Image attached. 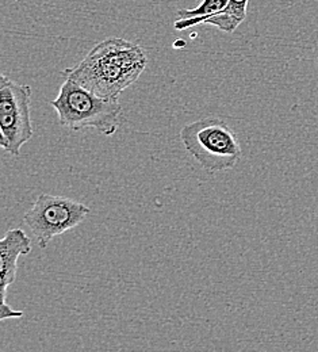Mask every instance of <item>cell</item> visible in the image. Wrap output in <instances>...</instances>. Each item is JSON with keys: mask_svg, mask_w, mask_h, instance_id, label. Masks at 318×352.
Wrapping results in <instances>:
<instances>
[{"mask_svg": "<svg viewBox=\"0 0 318 352\" xmlns=\"http://www.w3.org/2000/svg\"><path fill=\"white\" fill-rule=\"evenodd\" d=\"M148 64L145 50L124 38L110 37L95 45L76 65L63 75L99 96L118 99L135 85Z\"/></svg>", "mask_w": 318, "mask_h": 352, "instance_id": "1", "label": "cell"}, {"mask_svg": "<svg viewBox=\"0 0 318 352\" xmlns=\"http://www.w3.org/2000/svg\"><path fill=\"white\" fill-rule=\"evenodd\" d=\"M61 126L80 132L95 129L111 137L118 131L122 106L118 99H107L65 78L56 99L50 100Z\"/></svg>", "mask_w": 318, "mask_h": 352, "instance_id": "2", "label": "cell"}, {"mask_svg": "<svg viewBox=\"0 0 318 352\" xmlns=\"http://www.w3.org/2000/svg\"><path fill=\"white\" fill-rule=\"evenodd\" d=\"M184 149L209 173H221L236 167L242 152L236 134L220 118H201L181 131Z\"/></svg>", "mask_w": 318, "mask_h": 352, "instance_id": "3", "label": "cell"}, {"mask_svg": "<svg viewBox=\"0 0 318 352\" xmlns=\"http://www.w3.org/2000/svg\"><path fill=\"white\" fill-rule=\"evenodd\" d=\"M90 212L87 205L76 199L41 194L23 216V222L36 237L38 247L45 250L54 237L79 226Z\"/></svg>", "mask_w": 318, "mask_h": 352, "instance_id": "4", "label": "cell"}, {"mask_svg": "<svg viewBox=\"0 0 318 352\" xmlns=\"http://www.w3.org/2000/svg\"><path fill=\"white\" fill-rule=\"evenodd\" d=\"M32 95L30 86L0 76V146L12 156H19L22 146L34 134Z\"/></svg>", "mask_w": 318, "mask_h": 352, "instance_id": "5", "label": "cell"}, {"mask_svg": "<svg viewBox=\"0 0 318 352\" xmlns=\"http://www.w3.org/2000/svg\"><path fill=\"white\" fill-rule=\"evenodd\" d=\"M33 250L32 239L22 229H10L0 241V290L1 302H5L7 287L16 279L18 259Z\"/></svg>", "mask_w": 318, "mask_h": 352, "instance_id": "6", "label": "cell"}, {"mask_svg": "<svg viewBox=\"0 0 318 352\" xmlns=\"http://www.w3.org/2000/svg\"><path fill=\"white\" fill-rule=\"evenodd\" d=\"M248 3L249 0H229L223 11L210 15L202 23L216 26L225 33H233L245 21Z\"/></svg>", "mask_w": 318, "mask_h": 352, "instance_id": "7", "label": "cell"}, {"mask_svg": "<svg viewBox=\"0 0 318 352\" xmlns=\"http://www.w3.org/2000/svg\"><path fill=\"white\" fill-rule=\"evenodd\" d=\"M229 0H202V3L192 10H181L179 19L174 23L177 30H185L203 22V19L223 11Z\"/></svg>", "mask_w": 318, "mask_h": 352, "instance_id": "8", "label": "cell"}, {"mask_svg": "<svg viewBox=\"0 0 318 352\" xmlns=\"http://www.w3.org/2000/svg\"><path fill=\"white\" fill-rule=\"evenodd\" d=\"M21 317H23V311L8 307L7 301L1 302V307H0V320L1 321L7 320V318H21Z\"/></svg>", "mask_w": 318, "mask_h": 352, "instance_id": "9", "label": "cell"}]
</instances>
